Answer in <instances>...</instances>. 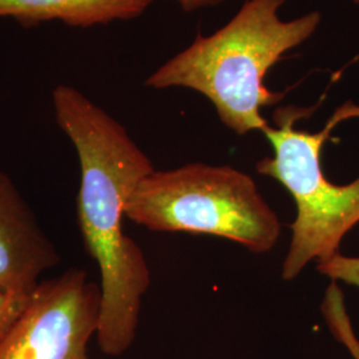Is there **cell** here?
<instances>
[{"mask_svg": "<svg viewBox=\"0 0 359 359\" xmlns=\"http://www.w3.org/2000/svg\"><path fill=\"white\" fill-rule=\"evenodd\" d=\"M52 104L79 156L77 221L102 276L97 344L104 354L118 357L135 341L142 297L151 285L148 262L123 231V217L130 194L154 172V164L127 129L75 87L56 86Z\"/></svg>", "mask_w": 359, "mask_h": 359, "instance_id": "6da1fadb", "label": "cell"}, {"mask_svg": "<svg viewBox=\"0 0 359 359\" xmlns=\"http://www.w3.org/2000/svg\"><path fill=\"white\" fill-rule=\"evenodd\" d=\"M286 0H246L215 34H198L192 44L158 67L145 84L154 90L182 87L204 95L224 126L237 135L264 130L261 109L276 105L283 93L270 90L265 76L283 55L305 43L320 26L311 11L283 20Z\"/></svg>", "mask_w": 359, "mask_h": 359, "instance_id": "7a4b0ae2", "label": "cell"}, {"mask_svg": "<svg viewBox=\"0 0 359 359\" xmlns=\"http://www.w3.org/2000/svg\"><path fill=\"white\" fill-rule=\"evenodd\" d=\"M309 108L280 107L274 111V127L262 130L274 154L257 163L259 175L277 180L292 194L297 216L292 241L283 265V278L292 281L309 262H321L339 253L348 231L359 222V177L346 185L326 179L322 169L323 145L344 121L359 118V104L339 105L317 133L294 128Z\"/></svg>", "mask_w": 359, "mask_h": 359, "instance_id": "3957f363", "label": "cell"}, {"mask_svg": "<svg viewBox=\"0 0 359 359\" xmlns=\"http://www.w3.org/2000/svg\"><path fill=\"white\" fill-rule=\"evenodd\" d=\"M126 217L154 231L228 238L261 255L281 236V222L255 180L228 165L192 163L145 176L129 197Z\"/></svg>", "mask_w": 359, "mask_h": 359, "instance_id": "277c9868", "label": "cell"}, {"mask_svg": "<svg viewBox=\"0 0 359 359\" xmlns=\"http://www.w3.org/2000/svg\"><path fill=\"white\" fill-rule=\"evenodd\" d=\"M102 287L88 273L71 268L40 281L0 344V359H90L97 333Z\"/></svg>", "mask_w": 359, "mask_h": 359, "instance_id": "5b68a950", "label": "cell"}, {"mask_svg": "<svg viewBox=\"0 0 359 359\" xmlns=\"http://www.w3.org/2000/svg\"><path fill=\"white\" fill-rule=\"evenodd\" d=\"M60 255L13 180L0 170V290L26 298Z\"/></svg>", "mask_w": 359, "mask_h": 359, "instance_id": "8992f818", "label": "cell"}, {"mask_svg": "<svg viewBox=\"0 0 359 359\" xmlns=\"http://www.w3.org/2000/svg\"><path fill=\"white\" fill-rule=\"evenodd\" d=\"M154 3V0H0V20L13 19L25 26L60 22L88 28L136 19Z\"/></svg>", "mask_w": 359, "mask_h": 359, "instance_id": "52a82bcc", "label": "cell"}, {"mask_svg": "<svg viewBox=\"0 0 359 359\" xmlns=\"http://www.w3.org/2000/svg\"><path fill=\"white\" fill-rule=\"evenodd\" d=\"M322 316L335 339L346 347L354 359H359V338L354 333L347 314L345 297L338 283L329 285L321 306Z\"/></svg>", "mask_w": 359, "mask_h": 359, "instance_id": "ba28073f", "label": "cell"}, {"mask_svg": "<svg viewBox=\"0 0 359 359\" xmlns=\"http://www.w3.org/2000/svg\"><path fill=\"white\" fill-rule=\"evenodd\" d=\"M317 270L332 278V281H342L359 289V257L342 256L337 253L333 257L317 262Z\"/></svg>", "mask_w": 359, "mask_h": 359, "instance_id": "9c48e42d", "label": "cell"}, {"mask_svg": "<svg viewBox=\"0 0 359 359\" xmlns=\"http://www.w3.org/2000/svg\"><path fill=\"white\" fill-rule=\"evenodd\" d=\"M28 297L22 298L0 290V344L26 308Z\"/></svg>", "mask_w": 359, "mask_h": 359, "instance_id": "30bf717a", "label": "cell"}, {"mask_svg": "<svg viewBox=\"0 0 359 359\" xmlns=\"http://www.w3.org/2000/svg\"><path fill=\"white\" fill-rule=\"evenodd\" d=\"M172 1H176L184 11L191 13V11H197L200 8L218 6L226 0H172Z\"/></svg>", "mask_w": 359, "mask_h": 359, "instance_id": "8fae6325", "label": "cell"}, {"mask_svg": "<svg viewBox=\"0 0 359 359\" xmlns=\"http://www.w3.org/2000/svg\"><path fill=\"white\" fill-rule=\"evenodd\" d=\"M355 4H359V0H353Z\"/></svg>", "mask_w": 359, "mask_h": 359, "instance_id": "7c38bea8", "label": "cell"}]
</instances>
